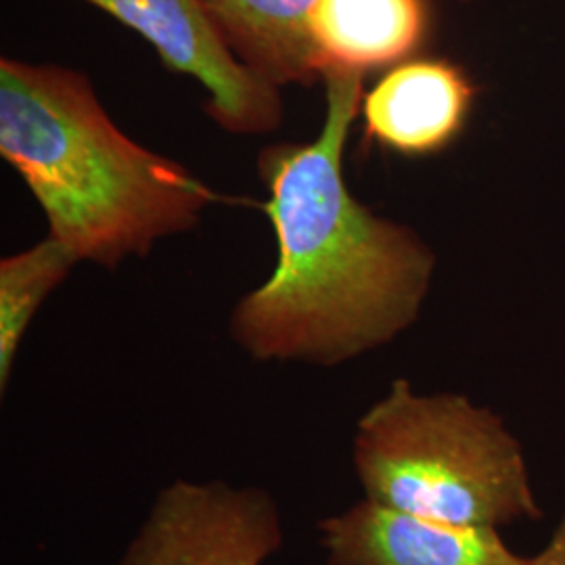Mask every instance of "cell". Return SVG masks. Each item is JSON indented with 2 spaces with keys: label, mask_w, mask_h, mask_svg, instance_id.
Instances as JSON below:
<instances>
[{
  "label": "cell",
  "mask_w": 565,
  "mask_h": 565,
  "mask_svg": "<svg viewBox=\"0 0 565 565\" xmlns=\"http://www.w3.org/2000/svg\"><path fill=\"white\" fill-rule=\"evenodd\" d=\"M135 30L163 65L202 84L205 114L223 130L260 137L282 124L281 88L235 57L205 0H82Z\"/></svg>",
  "instance_id": "obj_5"
},
{
  "label": "cell",
  "mask_w": 565,
  "mask_h": 565,
  "mask_svg": "<svg viewBox=\"0 0 565 565\" xmlns=\"http://www.w3.org/2000/svg\"><path fill=\"white\" fill-rule=\"evenodd\" d=\"M0 156L41 205L49 235L109 270L198 228L221 200L121 132L84 72L55 63L0 60Z\"/></svg>",
  "instance_id": "obj_2"
},
{
  "label": "cell",
  "mask_w": 565,
  "mask_h": 565,
  "mask_svg": "<svg viewBox=\"0 0 565 565\" xmlns=\"http://www.w3.org/2000/svg\"><path fill=\"white\" fill-rule=\"evenodd\" d=\"M363 76L324 70L317 137L258 156L277 264L228 319L233 342L254 361L350 363L415 323L429 291L431 249L408 226L371 212L345 181L343 151L363 107Z\"/></svg>",
  "instance_id": "obj_1"
},
{
  "label": "cell",
  "mask_w": 565,
  "mask_h": 565,
  "mask_svg": "<svg viewBox=\"0 0 565 565\" xmlns=\"http://www.w3.org/2000/svg\"><path fill=\"white\" fill-rule=\"evenodd\" d=\"M352 465L364 499L446 524L539 520L524 450L463 394H419L396 380L356 424Z\"/></svg>",
  "instance_id": "obj_3"
},
{
  "label": "cell",
  "mask_w": 565,
  "mask_h": 565,
  "mask_svg": "<svg viewBox=\"0 0 565 565\" xmlns=\"http://www.w3.org/2000/svg\"><path fill=\"white\" fill-rule=\"evenodd\" d=\"M319 0H205L235 57L275 86L323 81L312 39Z\"/></svg>",
  "instance_id": "obj_8"
},
{
  "label": "cell",
  "mask_w": 565,
  "mask_h": 565,
  "mask_svg": "<svg viewBox=\"0 0 565 565\" xmlns=\"http://www.w3.org/2000/svg\"><path fill=\"white\" fill-rule=\"evenodd\" d=\"M78 256L53 235L0 260V392L11 384L21 342L46 298L65 281Z\"/></svg>",
  "instance_id": "obj_10"
},
{
  "label": "cell",
  "mask_w": 565,
  "mask_h": 565,
  "mask_svg": "<svg viewBox=\"0 0 565 565\" xmlns=\"http://www.w3.org/2000/svg\"><path fill=\"white\" fill-rule=\"evenodd\" d=\"M530 565H565V511L551 541L546 543L545 548L539 555L530 557Z\"/></svg>",
  "instance_id": "obj_11"
},
{
  "label": "cell",
  "mask_w": 565,
  "mask_h": 565,
  "mask_svg": "<svg viewBox=\"0 0 565 565\" xmlns=\"http://www.w3.org/2000/svg\"><path fill=\"white\" fill-rule=\"evenodd\" d=\"M463 2H467V0H463Z\"/></svg>",
  "instance_id": "obj_12"
},
{
  "label": "cell",
  "mask_w": 565,
  "mask_h": 565,
  "mask_svg": "<svg viewBox=\"0 0 565 565\" xmlns=\"http://www.w3.org/2000/svg\"><path fill=\"white\" fill-rule=\"evenodd\" d=\"M478 86L446 57H411L364 93L366 141L404 158H429L463 135Z\"/></svg>",
  "instance_id": "obj_7"
},
{
  "label": "cell",
  "mask_w": 565,
  "mask_h": 565,
  "mask_svg": "<svg viewBox=\"0 0 565 565\" xmlns=\"http://www.w3.org/2000/svg\"><path fill=\"white\" fill-rule=\"evenodd\" d=\"M285 543L277 499L258 486H163L118 565H264Z\"/></svg>",
  "instance_id": "obj_4"
},
{
  "label": "cell",
  "mask_w": 565,
  "mask_h": 565,
  "mask_svg": "<svg viewBox=\"0 0 565 565\" xmlns=\"http://www.w3.org/2000/svg\"><path fill=\"white\" fill-rule=\"evenodd\" d=\"M427 32L425 0H319L312 13L321 72L398 65L422 49Z\"/></svg>",
  "instance_id": "obj_9"
},
{
  "label": "cell",
  "mask_w": 565,
  "mask_h": 565,
  "mask_svg": "<svg viewBox=\"0 0 565 565\" xmlns=\"http://www.w3.org/2000/svg\"><path fill=\"white\" fill-rule=\"evenodd\" d=\"M327 565H530L499 527L425 520L371 501L319 522Z\"/></svg>",
  "instance_id": "obj_6"
}]
</instances>
